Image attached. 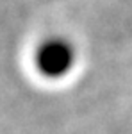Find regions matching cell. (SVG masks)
<instances>
[{
    "label": "cell",
    "instance_id": "6da1fadb",
    "mask_svg": "<svg viewBox=\"0 0 132 134\" xmlns=\"http://www.w3.org/2000/svg\"><path fill=\"white\" fill-rule=\"evenodd\" d=\"M73 61L71 47L62 40H50L36 52V66L43 75L59 77L66 73Z\"/></svg>",
    "mask_w": 132,
    "mask_h": 134
}]
</instances>
